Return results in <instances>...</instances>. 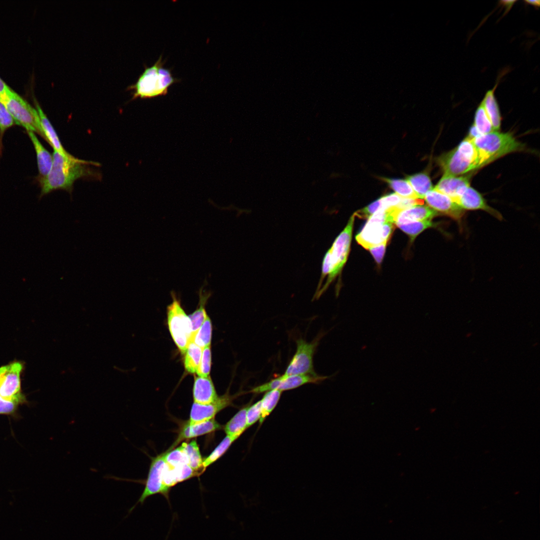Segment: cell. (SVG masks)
Returning <instances> with one entry per match:
<instances>
[{
  "label": "cell",
  "mask_w": 540,
  "mask_h": 540,
  "mask_svg": "<svg viewBox=\"0 0 540 540\" xmlns=\"http://www.w3.org/2000/svg\"><path fill=\"white\" fill-rule=\"evenodd\" d=\"M52 157V164L50 172L40 180L41 196L56 190L71 192L76 180L96 176L88 165L96 166V162L79 160L74 156L66 157L55 150Z\"/></svg>",
  "instance_id": "1"
},
{
  "label": "cell",
  "mask_w": 540,
  "mask_h": 540,
  "mask_svg": "<svg viewBox=\"0 0 540 540\" xmlns=\"http://www.w3.org/2000/svg\"><path fill=\"white\" fill-rule=\"evenodd\" d=\"M354 217L353 214L350 218L346 226L324 255L314 299L318 298L341 272L349 253Z\"/></svg>",
  "instance_id": "2"
},
{
  "label": "cell",
  "mask_w": 540,
  "mask_h": 540,
  "mask_svg": "<svg viewBox=\"0 0 540 540\" xmlns=\"http://www.w3.org/2000/svg\"><path fill=\"white\" fill-rule=\"evenodd\" d=\"M161 55L157 61L150 67L146 68L136 82L131 86L134 90V98H153L165 96L168 88L180 80L174 78L171 70L165 68Z\"/></svg>",
  "instance_id": "3"
},
{
  "label": "cell",
  "mask_w": 540,
  "mask_h": 540,
  "mask_svg": "<svg viewBox=\"0 0 540 540\" xmlns=\"http://www.w3.org/2000/svg\"><path fill=\"white\" fill-rule=\"evenodd\" d=\"M438 164L444 174L460 176L484 166L472 138L466 137L451 151L440 156Z\"/></svg>",
  "instance_id": "4"
},
{
  "label": "cell",
  "mask_w": 540,
  "mask_h": 540,
  "mask_svg": "<svg viewBox=\"0 0 540 540\" xmlns=\"http://www.w3.org/2000/svg\"><path fill=\"white\" fill-rule=\"evenodd\" d=\"M472 140L485 165L509 153L522 150L524 148L509 132L494 131Z\"/></svg>",
  "instance_id": "5"
},
{
  "label": "cell",
  "mask_w": 540,
  "mask_h": 540,
  "mask_svg": "<svg viewBox=\"0 0 540 540\" xmlns=\"http://www.w3.org/2000/svg\"><path fill=\"white\" fill-rule=\"evenodd\" d=\"M394 229V224L388 220L386 210L380 208L370 217L356 236L357 242L366 249L388 241Z\"/></svg>",
  "instance_id": "6"
},
{
  "label": "cell",
  "mask_w": 540,
  "mask_h": 540,
  "mask_svg": "<svg viewBox=\"0 0 540 540\" xmlns=\"http://www.w3.org/2000/svg\"><path fill=\"white\" fill-rule=\"evenodd\" d=\"M171 294L172 302L167 308L168 328L180 351L184 354L192 337V324L175 294L172 292Z\"/></svg>",
  "instance_id": "7"
},
{
  "label": "cell",
  "mask_w": 540,
  "mask_h": 540,
  "mask_svg": "<svg viewBox=\"0 0 540 540\" xmlns=\"http://www.w3.org/2000/svg\"><path fill=\"white\" fill-rule=\"evenodd\" d=\"M16 124L27 131L36 132L44 137L38 112L16 93L11 90L2 102Z\"/></svg>",
  "instance_id": "8"
},
{
  "label": "cell",
  "mask_w": 540,
  "mask_h": 540,
  "mask_svg": "<svg viewBox=\"0 0 540 540\" xmlns=\"http://www.w3.org/2000/svg\"><path fill=\"white\" fill-rule=\"evenodd\" d=\"M166 465L164 454L152 458L147 478L142 483L144 485V490L136 503L128 511L132 513L138 504H142L150 496L161 494L169 502V492L163 484V472Z\"/></svg>",
  "instance_id": "9"
},
{
  "label": "cell",
  "mask_w": 540,
  "mask_h": 540,
  "mask_svg": "<svg viewBox=\"0 0 540 540\" xmlns=\"http://www.w3.org/2000/svg\"><path fill=\"white\" fill-rule=\"evenodd\" d=\"M320 336L310 342L302 338L296 340V352L284 374V376L317 374L314 369L313 356L319 344Z\"/></svg>",
  "instance_id": "10"
},
{
  "label": "cell",
  "mask_w": 540,
  "mask_h": 540,
  "mask_svg": "<svg viewBox=\"0 0 540 540\" xmlns=\"http://www.w3.org/2000/svg\"><path fill=\"white\" fill-rule=\"evenodd\" d=\"M22 364L18 362L0 368V396L18 404L24 402V397L20 392V374Z\"/></svg>",
  "instance_id": "11"
},
{
  "label": "cell",
  "mask_w": 540,
  "mask_h": 540,
  "mask_svg": "<svg viewBox=\"0 0 540 540\" xmlns=\"http://www.w3.org/2000/svg\"><path fill=\"white\" fill-rule=\"evenodd\" d=\"M424 198L427 206L438 214H444L455 220H460L464 214V210L450 196L434 188Z\"/></svg>",
  "instance_id": "12"
},
{
  "label": "cell",
  "mask_w": 540,
  "mask_h": 540,
  "mask_svg": "<svg viewBox=\"0 0 540 540\" xmlns=\"http://www.w3.org/2000/svg\"><path fill=\"white\" fill-rule=\"evenodd\" d=\"M452 200L464 210H481L501 220L500 214L490 206L482 196L470 186L462 188Z\"/></svg>",
  "instance_id": "13"
},
{
  "label": "cell",
  "mask_w": 540,
  "mask_h": 540,
  "mask_svg": "<svg viewBox=\"0 0 540 540\" xmlns=\"http://www.w3.org/2000/svg\"><path fill=\"white\" fill-rule=\"evenodd\" d=\"M232 397L228 394L218 396L214 402L200 404L194 402L192 405L189 423H196L214 418L217 413L232 404Z\"/></svg>",
  "instance_id": "14"
},
{
  "label": "cell",
  "mask_w": 540,
  "mask_h": 540,
  "mask_svg": "<svg viewBox=\"0 0 540 540\" xmlns=\"http://www.w3.org/2000/svg\"><path fill=\"white\" fill-rule=\"evenodd\" d=\"M438 214L427 205L419 204L401 210L396 208L392 215L393 222L396 225L410 222L432 220Z\"/></svg>",
  "instance_id": "15"
},
{
  "label": "cell",
  "mask_w": 540,
  "mask_h": 540,
  "mask_svg": "<svg viewBox=\"0 0 540 540\" xmlns=\"http://www.w3.org/2000/svg\"><path fill=\"white\" fill-rule=\"evenodd\" d=\"M220 428L221 426L215 420L214 418L196 423L190 424L188 422L182 428L178 438L172 447H174L182 440L209 434Z\"/></svg>",
  "instance_id": "16"
},
{
  "label": "cell",
  "mask_w": 540,
  "mask_h": 540,
  "mask_svg": "<svg viewBox=\"0 0 540 540\" xmlns=\"http://www.w3.org/2000/svg\"><path fill=\"white\" fill-rule=\"evenodd\" d=\"M214 385L210 378L197 376L195 378L193 388L194 402L208 404L214 402L218 398Z\"/></svg>",
  "instance_id": "17"
},
{
  "label": "cell",
  "mask_w": 540,
  "mask_h": 540,
  "mask_svg": "<svg viewBox=\"0 0 540 540\" xmlns=\"http://www.w3.org/2000/svg\"><path fill=\"white\" fill-rule=\"evenodd\" d=\"M470 186L468 176L444 174L434 189L450 196L452 200L462 188Z\"/></svg>",
  "instance_id": "18"
},
{
  "label": "cell",
  "mask_w": 540,
  "mask_h": 540,
  "mask_svg": "<svg viewBox=\"0 0 540 540\" xmlns=\"http://www.w3.org/2000/svg\"><path fill=\"white\" fill-rule=\"evenodd\" d=\"M198 472L193 470L188 464L172 467L166 464L163 472V484L170 492V488L178 482L196 476Z\"/></svg>",
  "instance_id": "19"
},
{
  "label": "cell",
  "mask_w": 540,
  "mask_h": 540,
  "mask_svg": "<svg viewBox=\"0 0 540 540\" xmlns=\"http://www.w3.org/2000/svg\"><path fill=\"white\" fill-rule=\"evenodd\" d=\"M36 110L38 112L41 128L42 130L44 138L52 146L54 150L63 156L72 158L74 156L70 155L64 148L58 138L56 132L54 130L51 123L47 118L46 115L42 110L38 103H36Z\"/></svg>",
  "instance_id": "20"
},
{
  "label": "cell",
  "mask_w": 540,
  "mask_h": 540,
  "mask_svg": "<svg viewBox=\"0 0 540 540\" xmlns=\"http://www.w3.org/2000/svg\"><path fill=\"white\" fill-rule=\"evenodd\" d=\"M501 77L502 76H500V78L498 79L494 86L492 89L486 92L481 102L490 120L494 131H498L500 130L501 124V116L499 106L494 95L495 90L500 80Z\"/></svg>",
  "instance_id": "21"
},
{
  "label": "cell",
  "mask_w": 540,
  "mask_h": 540,
  "mask_svg": "<svg viewBox=\"0 0 540 540\" xmlns=\"http://www.w3.org/2000/svg\"><path fill=\"white\" fill-rule=\"evenodd\" d=\"M36 154L38 169L42 178L50 172L53 162L52 156L44 147L33 132L28 131Z\"/></svg>",
  "instance_id": "22"
},
{
  "label": "cell",
  "mask_w": 540,
  "mask_h": 540,
  "mask_svg": "<svg viewBox=\"0 0 540 540\" xmlns=\"http://www.w3.org/2000/svg\"><path fill=\"white\" fill-rule=\"evenodd\" d=\"M282 379L278 390L284 391L294 389L309 383H318L328 378V376H320L318 374H296L286 376L282 375Z\"/></svg>",
  "instance_id": "23"
},
{
  "label": "cell",
  "mask_w": 540,
  "mask_h": 540,
  "mask_svg": "<svg viewBox=\"0 0 540 540\" xmlns=\"http://www.w3.org/2000/svg\"><path fill=\"white\" fill-rule=\"evenodd\" d=\"M249 406L240 410L224 426L226 436L236 440L248 428L246 412Z\"/></svg>",
  "instance_id": "24"
},
{
  "label": "cell",
  "mask_w": 540,
  "mask_h": 540,
  "mask_svg": "<svg viewBox=\"0 0 540 540\" xmlns=\"http://www.w3.org/2000/svg\"><path fill=\"white\" fill-rule=\"evenodd\" d=\"M210 295V293L206 292L202 287L200 289L199 306L192 314L188 316L192 327V336L200 328L208 317L204 305Z\"/></svg>",
  "instance_id": "25"
},
{
  "label": "cell",
  "mask_w": 540,
  "mask_h": 540,
  "mask_svg": "<svg viewBox=\"0 0 540 540\" xmlns=\"http://www.w3.org/2000/svg\"><path fill=\"white\" fill-rule=\"evenodd\" d=\"M410 184L418 198L422 199L425 195L432 188V183L429 176L422 172L410 176L406 180Z\"/></svg>",
  "instance_id": "26"
},
{
  "label": "cell",
  "mask_w": 540,
  "mask_h": 540,
  "mask_svg": "<svg viewBox=\"0 0 540 540\" xmlns=\"http://www.w3.org/2000/svg\"><path fill=\"white\" fill-rule=\"evenodd\" d=\"M202 348L192 341L188 344L184 352V366L186 370L190 374L196 373L200 365Z\"/></svg>",
  "instance_id": "27"
},
{
  "label": "cell",
  "mask_w": 540,
  "mask_h": 540,
  "mask_svg": "<svg viewBox=\"0 0 540 540\" xmlns=\"http://www.w3.org/2000/svg\"><path fill=\"white\" fill-rule=\"evenodd\" d=\"M180 446L186 454L188 466L196 472L202 470L203 460L196 441L193 440L189 442H183Z\"/></svg>",
  "instance_id": "28"
},
{
  "label": "cell",
  "mask_w": 540,
  "mask_h": 540,
  "mask_svg": "<svg viewBox=\"0 0 540 540\" xmlns=\"http://www.w3.org/2000/svg\"><path fill=\"white\" fill-rule=\"evenodd\" d=\"M282 392L279 390H274L265 393L260 400L262 415L259 420L260 424H262L266 418L274 410L279 401Z\"/></svg>",
  "instance_id": "29"
},
{
  "label": "cell",
  "mask_w": 540,
  "mask_h": 540,
  "mask_svg": "<svg viewBox=\"0 0 540 540\" xmlns=\"http://www.w3.org/2000/svg\"><path fill=\"white\" fill-rule=\"evenodd\" d=\"M212 333V322L208 316L200 328L192 335L191 340L198 346L204 348L210 346Z\"/></svg>",
  "instance_id": "30"
},
{
  "label": "cell",
  "mask_w": 540,
  "mask_h": 540,
  "mask_svg": "<svg viewBox=\"0 0 540 540\" xmlns=\"http://www.w3.org/2000/svg\"><path fill=\"white\" fill-rule=\"evenodd\" d=\"M473 126L480 135L494 131L490 120L481 102L476 111Z\"/></svg>",
  "instance_id": "31"
},
{
  "label": "cell",
  "mask_w": 540,
  "mask_h": 540,
  "mask_svg": "<svg viewBox=\"0 0 540 540\" xmlns=\"http://www.w3.org/2000/svg\"><path fill=\"white\" fill-rule=\"evenodd\" d=\"M382 180L387 182L399 196L402 198H418L406 180L392 179L383 178Z\"/></svg>",
  "instance_id": "32"
},
{
  "label": "cell",
  "mask_w": 540,
  "mask_h": 540,
  "mask_svg": "<svg viewBox=\"0 0 540 540\" xmlns=\"http://www.w3.org/2000/svg\"><path fill=\"white\" fill-rule=\"evenodd\" d=\"M435 225L432 220L414 221L396 224L405 233L407 234L412 240L426 229Z\"/></svg>",
  "instance_id": "33"
},
{
  "label": "cell",
  "mask_w": 540,
  "mask_h": 540,
  "mask_svg": "<svg viewBox=\"0 0 540 540\" xmlns=\"http://www.w3.org/2000/svg\"><path fill=\"white\" fill-rule=\"evenodd\" d=\"M235 439L228 436L222 440L211 454L203 460L202 472L210 465L221 457L228 449Z\"/></svg>",
  "instance_id": "34"
},
{
  "label": "cell",
  "mask_w": 540,
  "mask_h": 540,
  "mask_svg": "<svg viewBox=\"0 0 540 540\" xmlns=\"http://www.w3.org/2000/svg\"><path fill=\"white\" fill-rule=\"evenodd\" d=\"M164 460L166 464L172 467L188 465V457L181 446L164 453Z\"/></svg>",
  "instance_id": "35"
},
{
  "label": "cell",
  "mask_w": 540,
  "mask_h": 540,
  "mask_svg": "<svg viewBox=\"0 0 540 540\" xmlns=\"http://www.w3.org/2000/svg\"><path fill=\"white\" fill-rule=\"evenodd\" d=\"M211 350L210 346L202 348V354L196 374L198 376L208 377L209 376L211 368Z\"/></svg>",
  "instance_id": "36"
},
{
  "label": "cell",
  "mask_w": 540,
  "mask_h": 540,
  "mask_svg": "<svg viewBox=\"0 0 540 540\" xmlns=\"http://www.w3.org/2000/svg\"><path fill=\"white\" fill-rule=\"evenodd\" d=\"M262 415V408L260 400L249 406L246 412V420L248 428L254 424L260 418Z\"/></svg>",
  "instance_id": "37"
},
{
  "label": "cell",
  "mask_w": 540,
  "mask_h": 540,
  "mask_svg": "<svg viewBox=\"0 0 540 540\" xmlns=\"http://www.w3.org/2000/svg\"><path fill=\"white\" fill-rule=\"evenodd\" d=\"M15 123L10 114L5 106L0 102V132L4 133Z\"/></svg>",
  "instance_id": "38"
},
{
  "label": "cell",
  "mask_w": 540,
  "mask_h": 540,
  "mask_svg": "<svg viewBox=\"0 0 540 540\" xmlns=\"http://www.w3.org/2000/svg\"><path fill=\"white\" fill-rule=\"evenodd\" d=\"M282 376H280L253 388L250 392L254 394L266 392L274 390H278L281 384Z\"/></svg>",
  "instance_id": "39"
},
{
  "label": "cell",
  "mask_w": 540,
  "mask_h": 540,
  "mask_svg": "<svg viewBox=\"0 0 540 540\" xmlns=\"http://www.w3.org/2000/svg\"><path fill=\"white\" fill-rule=\"evenodd\" d=\"M381 208L382 204L380 198L366 208L356 212L354 214L361 218H368Z\"/></svg>",
  "instance_id": "40"
},
{
  "label": "cell",
  "mask_w": 540,
  "mask_h": 540,
  "mask_svg": "<svg viewBox=\"0 0 540 540\" xmlns=\"http://www.w3.org/2000/svg\"><path fill=\"white\" fill-rule=\"evenodd\" d=\"M402 198L396 193H393L382 196L380 198L381 208L386 210L391 208L396 207L400 204Z\"/></svg>",
  "instance_id": "41"
},
{
  "label": "cell",
  "mask_w": 540,
  "mask_h": 540,
  "mask_svg": "<svg viewBox=\"0 0 540 540\" xmlns=\"http://www.w3.org/2000/svg\"><path fill=\"white\" fill-rule=\"evenodd\" d=\"M387 242L386 241L368 249L378 264H380L382 260Z\"/></svg>",
  "instance_id": "42"
},
{
  "label": "cell",
  "mask_w": 540,
  "mask_h": 540,
  "mask_svg": "<svg viewBox=\"0 0 540 540\" xmlns=\"http://www.w3.org/2000/svg\"><path fill=\"white\" fill-rule=\"evenodd\" d=\"M18 404L5 400L0 396V414H12L15 412Z\"/></svg>",
  "instance_id": "43"
},
{
  "label": "cell",
  "mask_w": 540,
  "mask_h": 540,
  "mask_svg": "<svg viewBox=\"0 0 540 540\" xmlns=\"http://www.w3.org/2000/svg\"><path fill=\"white\" fill-rule=\"evenodd\" d=\"M12 90L0 78V102L2 103Z\"/></svg>",
  "instance_id": "44"
},
{
  "label": "cell",
  "mask_w": 540,
  "mask_h": 540,
  "mask_svg": "<svg viewBox=\"0 0 540 540\" xmlns=\"http://www.w3.org/2000/svg\"><path fill=\"white\" fill-rule=\"evenodd\" d=\"M524 2L526 4L532 6L535 8H538L540 6V0H524Z\"/></svg>",
  "instance_id": "45"
}]
</instances>
